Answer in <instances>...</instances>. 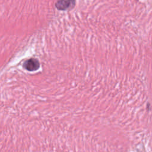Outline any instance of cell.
Here are the masks:
<instances>
[{
  "label": "cell",
  "instance_id": "6da1fadb",
  "mask_svg": "<svg viewBox=\"0 0 152 152\" xmlns=\"http://www.w3.org/2000/svg\"><path fill=\"white\" fill-rule=\"evenodd\" d=\"M75 4V0H59L55 7L59 10H66L72 8Z\"/></svg>",
  "mask_w": 152,
  "mask_h": 152
},
{
  "label": "cell",
  "instance_id": "7a4b0ae2",
  "mask_svg": "<svg viewBox=\"0 0 152 152\" xmlns=\"http://www.w3.org/2000/svg\"><path fill=\"white\" fill-rule=\"evenodd\" d=\"M23 66L27 70L32 71L37 69L40 66V64L37 59H30L24 62Z\"/></svg>",
  "mask_w": 152,
  "mask_h": 152
}]
</instances>
